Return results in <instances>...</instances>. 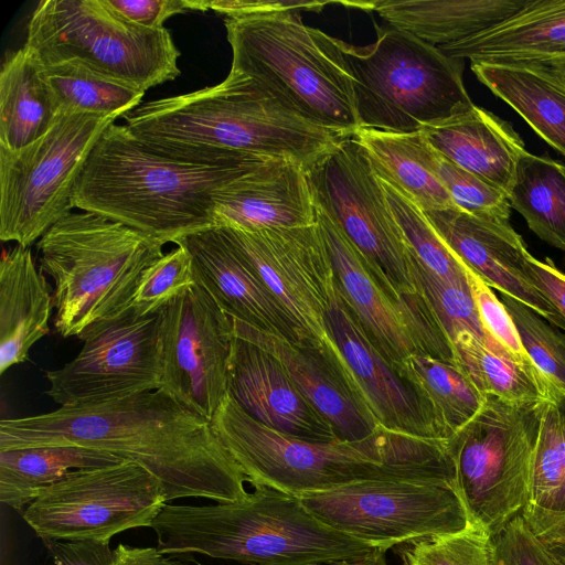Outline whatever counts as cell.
Wrapping results in <instances>:
<instances>
[{
    "label": "cell",
    "mask_w": 565,
    "mask_h": 565,
    "mask_svg": "<svg viewBox=\"0 0 565 565\" xmlns=\"http://www.w3.org/2000/svg\"><path fill=\"white\" fill-rule=\"evenodd\" d=\"M47 446L135 461L161 481L168 503L183 498L230 503L248 494L244 473L211 422L162 390L0 422V451Z\"/></svg>",
    "instance_id": "1"
},
{
    "label": "cell",
    "mask_w": 565,
    "mask_h": 565,
    "mask_svg": "<svg viewBox=\"0 0 565 565\" xmlns=\"http://www.w3.org/2000/svg\"><path fill=\"white\" fill-rule=\"evenodd\" d=\"M122 118L152 151L204 166L279 159L309 171L348 139L288 111L234 70L214 86L141 103Z\"/></svg>",
    "instance_id": "2"
},
{
    "label": "cell",
    "mask_w": 565,
    "mask_h": 565,
    "mask_svg": "<svg viewBox=\"0 0 565 565\" xmlns=\"http://www.w3.org/2000/svg\"><path fill=\"white\" fill-rule=\"evenodd\" d=\"M246 481L300 497L372 480L455 484L446 440L420 439L381 428L360 440L308 441L255 420L226 394L211 419Z\"/></svg>",
    "instance_id": "3"
},
{
    "label": "cell",
    "mask_w": 565,
    "mask_h": 565,
    "mask_svg": "<svg viewBox=\"0 0 565 565\" xmlns=\"http://www.w3.org/2000/svg\"><path fill=\"white\" fill-rule=\"evenodd\" d=\"M279 159L204 166L161 156L126 125L111 124L93 148L73 206L130 226L162 245L214 227L215 196L230 183Z\"/></svg>",
    "instance_id": "4"
},
{
    "label": "cell",
    "mask_w": 565,
    "mask_h": 565,
    "mask_svg": "<svg viewBox=\"0 0 565 565\" xmlns=\"http://www.w3.org/2000/svg\"><path fill=\"white\" fill-rule=\"evenodd\" d=\"M149 529L166 556L200 554L246 565L328 563L383 551L326 525L298 497L263 486L236 502L167 503Z\"/></svg>",
    "instance_id": "5"
},
{
    "label": "cell",
    "mask_w": 565,
    "mask_h": 565,
    "mask_svg": "<svg viewBox=\"0 0 565 565\" xmlns=\"http://www.w3.org/2000/svg\"><path fill=\"white\" fill-rule=\"evenodd\" d=\"M231 70L299 118L354 137L362 128L340 39L306 25L297 10L224 20Z\"/></svg>",
    "instance_id": "6"
},
{
    "label": "cell",
    "mask_w": 565,
    "mask_h": 565,
    "mask_svg": "<svg viewBox=\"0 0 565 565\" xmlns=\"http://www.w3.org/2000/svg\"><path fill=\"white\" fill-rule=\"evenodd\" d=\"M152 237L95 212H70L38 242L40 269L54 280V328L79 338L129 309L143 270L163 255Z\"/></svg>",
    "instance_id": "7"
},
{
    "label": "cell",
    "mask_w": 565,
    "mask_h": 565,
    "mask_svg": "<svg viewBox=\"0 0 565 565\" xmlns=\"http://www.w3.org/2000/svg\"><path fill=\"white\" fill-rule=\"evenodd\" d=\"M364 46L340 40L362 128L415 132L470 111L462 61L406 31L376 28Z\"/></svg>",
    "instance_id": "8"
},
{
    "label": "cell",
    "mask_w": 565,
    "mask_h": 565,
    "mask_svg": "<svg viewBox=\"0 0 565 565\" xmlns=\"http://www.w3.org/2000/svg\"><path fill=\"white\" fill-rule=\"evenodd\" d=\"M25 46L41 64L75 62L143 92L180 75V51L168 29H146L105 0H42Z\"/></svg>",
    "instance_id": "9"
},
{
    "label": "cell",
    "mask_w": 565,
    "mask_h": 565,
    "mask_svg": "<svg viewBox=\"0 0 565 565\" xmlns=\"http://www.w3.org/2000/svg\"><path fill=\"white\" fill-rule=\"evenodd\" d=\"M544 403L487 396L479 413L446 440L470 525L490 536L527 502Z\"/></svg>",
    "instance_id": "10"
},
{
    "label": "cell",
    "mask_w": 565,
    "mask_h": 565,
    "mask_svg": "<svg viewBox=\"0 0 565 565\" xmlns=\"http://www.w3.org/2000/svg\"><path fill=\"white\" fill-rule=\"evenodd\" d=\"M119 118L60 114L50 130L19 150L0 148V238L30 247L73 206L93 148Z\"/></svg>",
    "instance_id": "11"
},
{
    "label": "cell",
    "mask_w": 565,
    "mask_h": 565,
    "mask_svg": "<svg viewBox=\"0 0 565 565\" xmlns=\"http://www.w3.org/2000/svg\"><path fill=\"white\" fill-rule=\"evenodd\" d=\"M167 503L161 481L124 460L68 472L43 490L22 518L43 542H110L121 532L150 527Z\"/></svg>",
    "instance_id": "12"
},
{
    "label": "cell",
    "mask_w": 565,
    "mask_h": 565,
    "mask_svg": "<svg viewBox=\"0 0 565 565\" xmlns=\"http://www.w3.org/2000/svg\"><path fill=\"white\" fill-rule=\"evenodd\" d=\"M326 525L386 550L470 525L455 484L372 480L298 497Z\"/></svg>",
    "instance_id": "13"
},
{
    "label": "cell",
    "mask_w": 565,
    "mask_h": 565,
    "mask_svg": "<svg viewBox=\"0 0 565 565\" xmlns=\"http://www.w3.org/2000/svg\"><path fill=\"white\" fill-rule=\"evenodd\" d=\"M307 172L317 205L362 253L376 278L398 299L415 294L408 244L358 140L344 139Z\"/></svg>",
    "instance_id": "14"
},
{
    "label": "cell",
    "mask_w": 565,
    "mask_h": 565,
    "mask_svg": "<svg viewBox=\"0 0 565 565\" xmlns=\"http://www.w3.org/2000/svg\"><path fill=\"white\" fill-rule=\"evenodd\" d=\"M77 355L45 372V394L61 406H82L160 390V315L131 309L98 322L79 338Z\"/></svg>",
    "instance_id": "15"
},
{
    "label": "cell",
    "mask_w": 565,
    "mask_h": 565,
    "mask_svg": "<svg viewBox=\"0 0 565 565\" xmlns=\"http://www.w3.org/2000/svg\"><path fill=\"white\" fill-rule=\"evenodd\" d=\"M317 224L341 298L394 370L401 375L411 355L438 349L445 333L419 287L415 294L396 298L376 278L356 246L318 205Z\"/></svg>",
    "instance_id": "16"
},
{
    "label": "cell",
    "mask_w": 565,
    "mask_h": 565,
    "mask_svg": "<svg viewBox=\"0 0 565 565\" xmlns=\"http://www.w3.org/2000/svg\"><path fill=\"white\" fill-rule=\"evenodd\" d=\"M159 315L160 390L211 422L227 394L232 319L198 280Z\"/></svg>",
    "instance_id": "17"
},
{
    "label": "cell",
    "mask_w": 565,
    "mask_h": 565,
    "mask_svg": "<svg viewBox=\"0 0 565 565\" xmlns=\"http://www.w3.org/2000/svg\"><path fill=\"white\" fill-rule=\"evenodd\" d=\"M222 228L254 266L302 337L319 345H332L324 318L337 287L318 224L259 231Z\"/></svg>",
    "instance_id": "18"
},
{
    "label": "cell",
    "mask_w": 565,
    "mask_h": 565,
    "mask_svg": "<svg viewBox=\"0 0 565 565\" xmlns=\"http://www.w3.org/2000/svg\"><path fill=\"white\" fill-rule=\"evenodd\" d=\"M324 319L329 337L377 424L395 434L444 440L429 404L372 344L338 289Z\"/></svg>",
    "instance_id": "19"
},
{
    "label": "cell",
    "mask_w": 565,
    "mask_h": 565,
    "mask_svg": "<svg viewBox=\"0 0 565 565\" xmlns=\"http://www.w3.org/2000/svg\"><path fill=\"white\" fill-rule=\"evenodd\" d=\"M233 335L273 354L288 376L332 425L338 439H364L382 427L366 406L338 348L291 342L232 318Z\"/></svg>",
    "instance_id": "20"
},
{
    "label": "cell",
    "mask_w": 565,
    "mask_h": 565,
    "mask_svg": "<svg viewBox=\"0 0 565 565\" xmlns=\"http://www.w3.org/2000/svg\"><path fill=\"white\" fill-rule=\"evenodd\" d=\"M460 262L491 288L532 308L565 331V320L532 284L526 270L529 254L509 221L476 216L458 207L424 212Z\"/></svg>",
    "instance_id": "21"
},
{
    "label": "cell",
    "mask_w": 565,
    "mask_h": 565,
    "mask_svg": "<svg viewBox=\"0 0 565 565\" xmlns=\"http://www.w3.org/2000/svg\"><path fill=\"white\" fill-rule=\"evenodd\" d=\"M179 244L192 257L196 280L230 317L291 342L308 341L222 227L191 234Z\"/></svg>",
    "instance_id": "22"
},
{
    "label": "cell",
    "mask_w": 565,
    "mask_h": 565,
    "mask_svg": "<svg viewBox=\"0 0 565 565\" xmlns=\"http://www.w3.org/2000/svg\"><path fill=\"white\" fill-rule=\"evenodd\" d=\"M227 394L255 420L308 441H333L332 425L295 385L269 352L233 335L227 365Z\"/></svg>",
    "instance_id": "23"
},
{
    "label": "cell",
    "mask_w": 565,
    "mask_h": 565,
    "mask_svg": "<svg viewBox=\"0 0 565 565\" xmlns=\"http://www.w3.org/2000/svg\"><path fill=\"white\" fill-rule=\"evenodd\" d=\"M215 226L245 231L294 228L317 223V203L300 164L275 160L220 190Z\"/></svg>",
    "instance_id": "24"
},
{
    "label": "cell",
    "mask_w": 565,
    "mask_h": 565,
    "mask_svg": "<svg viewBox=\"0 0 565 565\" xmlns=\"http://www.w3.org/2000/svg\"><path fill=\"white\" fill-rule=\"evenodd\" d=\"M438 49L471 63L523 65L565 58V0H527L497 25Z\"/></svg>",
    "instance_id": "25"
},
{
    "label": "cell",
    "mask_w": 565,
    "mask_h": 565,
    "mask_svg": "<svg viewBox=\"0 0 565 565\" xmlns=\"http://www.w3.org/2000/svg\"><path fill=\"white\" fill-rule=\"evenodd\" d=\"M443 157L509 195L522 154V139L505 121L478 106L420 130Z\"/></svg>",
    "instance_id": "26"
},
{
    "label": "cell",
    "mask_w": 565,
    "mask_h": 565,
    "mask_svg": "<svg viewBox=\"0 0 565 565\" xmlns=\"http://www.w3.org/2000/svg\"><path fill=\"white\" fill-rule=\"evenodd\" d=\"M53 294L30 247L15 245L0 260V374L29 359L49 333Z\"/></svg>",
    "instance_id": "27"
},
{
    "label": "cell",
    "mask_w": 565,
    "mask_h": 565,
    "mask_svg": "<svg viewBox=\"0 0 565 565\" xmlns=\"http://www.w3.org/2000/svg\"><path fill=\"white\" fill-rule=\"evenodd\" d=\"M527 0L373 1L391 26L440 47L483 32L510 18Z\"/></svg>",
    "instance_id": "28"
},
{
    "label": "cell",
    "mask_w": 565,
    "mask_h": 565,
    "mask_svg": "<svg viewBox=\"0 0 565 565\" xmlns=\"http://www.w3.org/2000/svg\"><path fill=\"white\" fill-rule=\"evenodd\" d=\"M354 138L377 177L423 212L457 207L437 174V151L422 131L399 134L361 128Z\"/></svg>",
    "instance_id": "29"
},
{
    "label": "cell",
    "mask_w": 565,
    "mask_h": 565,
    "mask_svg": "<svg viewBox=\"0 0 565 565\" xmlns=\"http://www.w3.org/2000/svg\"><path fill=\"white\" fill-rule=\"evenodd\" d=\"M58 116L38 58L25 46L8 52L0 71V148L26 147L45 135Z\"/></svg>",
    "instance_id": "30"
},
{
    "label": "cell",
    "mask_w": 565,
    "mask_h": 565,
    "mask_svg": "<svg viewBox=\"0 0 565 565\" xmlns=\"http://www.w3.org/2000/svg\"><path fill=\"white\" fill-rule=\"evenodd\" d=\"M521 513L543 542L565 537V395L544 403L529 498Z\"/></svg>",
    "instance_id": "31"
},
{
    "label": "cell",
    "mask_w": 565,
    "mask_h": 565,
    "mask_svg": "<svg viewBox=\"0 0 565 565\" xmlns=\"http://www.w3.org/2000/svg\"><path fill=\"white\" fill-rule=\"evenodd\" d=\"M477 78L565 157V90L543 72L510 64L471 63Z\"/></svg>",
    "instance_id": "32"
},
{
    "label": "cell",
    "mask_w": 565,
    "mask_h": 565,
    "mask_svg": "<svg viewBox=\"0 0 565 565\" xmlns=\"http://www.w3.org/2000/svg\"><path fill=\"white\" fill-rule=\"evenodd\" d=\"M125 459L76 446H47L0 451V501L23 510L68 472L104 467Z\"/></svg>",
    "instance_id": "33"
},
{
    "label": "cell",
    "mask_w": 565,
    "mask_h": 565,
    "mask_svg": "<svg viewBox=\"0 0 565 565\" xmlns=\"http://www.w3.org/2000/svg\"><path fill=\"white\" fill-rule=\"evenodd\" d=\"M530 230L565 252V164L525 151L508 195Z\"/></svg>",
    "instance_id": "34"
},
{
    "label": "cell",
    "mask_w": 565,
    "mask_h": 565,
    "mask_svg": "<svg viewBox=\"0 0 565 565\" xmlns=\"http://www.w3.org/2000/svg\"><path fill=\"white\" fill-rule=\"evenodd\" d=\"M401 375L429 404L444 440L471 420L486 402L487 396L460 364L416 353L406 360Z\"/></svg>",
    "instance_id": "35"
},
{
    "label": "cell",
    "mask_w": 565,
    "mask_h": 565,
    "mask_svg": "<svg viewBox=\"0 0 565 565\" xmlns=\"http://www.w3.org/2000/svg\"><path fill=\"white\" fill-rule=\"evenodd\" d=\"M454 347L460 364L486 396L527 404L554 401L564 395L534 364L499 354L471 334L459 338Z\"/></svg>",
    "instance_id": "36"
},
{
    "label": "cell",
    "mask_w": 565,
    "mask_h": 565,
    "mask_svg": "<svg viewBox=\"0 0 565 565\" xmlns=\"http://www.w3.org/2000/svg\"><path fill=\"white\" fill-rule=\"evenodd\" d=\"M60 114L118 116L141 104L145 92L75 62L41 64Z\"/></svg>",
    "instance_id": "37"
},
{
    "label": "cell",
    "mask_w": 565,
    "mask_h": 565,
    "mask_svg": "<svg viewBox=\"0 0 565 565\" xmlns=\"http://www.w3.org/2000/svg\"><path fill=\"white\" fill-rule=\"evenodd\" d=\"M408 258L416 285L424 292L452 345L462 335L471 334L483 341L492 351L510 356L486 332L469 284L448 282L431 274L420 264L409 246Z\"/></svg>",
    "instance_id": "38"
},
{
    "label": "cell",
    "mask_w": 565,
    "mask_h": 565,
    "mask_svg": "<svg viewBox=\"0 0 565 565\" xmlns=\"http://www.w3.org/2000/svg\"><path fill=\"white\" fill-rule=\"evenodd\" d=\"M383 186L404 237L420 264L445 281L468 285V268L444 243L425 213L392 185L383 182Z\"/></svg>",
    "instance_id": "39"
},
{
    "label": "cell",
    "mask_w": 565,
    "mask_h": 565,
    "mask_svg": "<svg viewBox=\"0 0 565 565\" xmlns=\"http://www.w3.org/2000/svg\"><path fill=\"white\" fill-rule=\"evenodd\" d=\"M499 299L508 310L534 366L565 395V334L518 299L504 294Z\"/></svg>",
    "instance_id": "40"
},
{
    "label": "cell",
    "mask_w": 565,
    "mask_h": 565,
    "mask_svg": "<svg viewBox=\"0 0 565 565\" xmlns=\"http://www.w3.org/2000/svg\"><path fill=\"white\" fill-rule=\"evenodd\" d=\"M195 282L192 257L179 244L143 270L129 309L138 316L158 313Z\"/></svg>",
    "instance_id": "41"
},
{
    "label": "cell",
    "mask_w": 565,
    "mask_h": 565,
    "mask_svg": "<svg viewBox=\"0 0 565 565\" xmlns=\"http://www.w3.org/2000/svg\"><path fill=\"white\" fill-rule=\"evenodd\" d=\"M399 554L403 565H491V536L469 525L452 534L411 542Z\"/></svg>",
    "instance_id": "42"
},
{
    "label": "cell",
    "mask_w": 565,
    "mask_h": 565,
    "mask_svg": "<svg viewBox=\"0 0 565 565\" xmlns=\"http://www.w3.org/2000/svg\"><path fill=\"white\" fill-rule=\"evenodd\" d=\"M436 170L458 209L476 216L510 220L511 205L503 191L456 166L438 152Z\"/></svg>",
    "instance_id": "43"
},
{
    "label": "cell",
    "mask_w": 565,
    "mask_h": 565,
    "mask_svg": "<svg viewBox=\"0 0 565 565\" xmlns=\"http://www.w3.org/2000/svg\"><path fill=\"white\" fill-rule=\"evenodd\" d=\"M491 565H561L522 513L491 536Z\"/></svg>",
    "instance_id": "44"
},
{
    "label": "cell",
    "mask_w": 565,
    "mask_h": 565,
    "mask_svg": "<svg viewBox=\"0 0 565 565\" xmlns=\"http://www.w3.org/2000/svg\"><path fill=\"white\" fill-rule=\"evenodd\" d=\"M467 277L486 332L514 360L521 363H532L522 347L508 310L491 287L469 268L467 269Z\"/></svg>",
    "instance_id": "45"
},
{
    "label": "cell",
    "mask_w": 565,
    "mask_h": 565,
    "mask_svg": "<svg viewBox=\"0 0 565 565\" xmlns=\"http://www.w3.org/2000/svg\"><path fill=\"white\" fill-rule=\"evenodd\" d=\"M119 15L146 29H162L171 17L203 11L202 0H105Z\"/></svg>",
    "instance_id": "46"
},
{
    "label": "cell",
    "mask_w": 565,
    "mask_h": 565,
    "mask_svg": "<svg viewBox=\"0 0 565 565\" xmlns=\"http://www.w3.org/2000/svg\"><path fill=\"white\" fill-rule=\"evenodd\" d=\"M205 9L226 18H239L267 12L297 10L320 12L327 4L338 3L358 8L359 2L278 1V0H204Z\"/></svg>",
    "instance_id": "47"
},
{
    "label": "cell",
    "mask_w": 565,
    "mask_h": 565,
    "mask_svg": "<svg viewBox=\"0 0 565 565\" xmlns=\"http://www.w3.org/2000/svg\"><path fill=\"white\" fill-rule=\"evenodd\" d=\"M53 565H110L109 541H44Z\"/></svg>",
    "instance_id": "48"
},
{
    "label": "cell",
    "mask_w": 565,
    "mask_h": 565,
    "mask_svg": "<svg viewBox=\"0 0 565 565\" xmlns=\"http://www.w3.org/2000/svg\"><path fill=\"white\" fill-rule=\"evenodd\" d=\"M542 262L530 253L526 270L532 284L551 301L565 320V275L550 259Z\"/></svg>",
    "instance_id": "49"
},
{
    "label": "cell",
    "mask_w": 565,
    "mask_h": 565,
    "mask_svg": "<svg viewBox=\"0 0 565 565\" xmlns=\"http://www.w3.org/2000/svg\"><path fill=\"white\" fill-rule=\"evenodd\" d=\"M110 565H184L161 554L157 547H141L119 543Z\"/></svg>",
    "instance_id": "50"
},
{
    "label": "cell",
    "mask_w": 565,
    "mask_h": 565,
    "mask_svg": "<svg viewBox=\"0 0 565 565\" xmlns=\"http://www.w3.org/2000/svg\"><path fill=\"white\" fill-rule=\"evenodd\" d=\"M515 65V64H510ZM535 70H539L550 76L557 85L565 90V58L537 62L531 64H523Z\"/></svg>",
    "instance_id": "51"
},
{
    "label": "cell",
    "mask_w": 565,
    "mask_h": 565,
    "mask_svg": "<svg viewBox=\"0 0 565 565\" xmlns=\"http://www.w3.org/2000/svg\"><path fill=\"white\" fill-rule=\"evenodd\" d=\"M196 565H203L201 563L195 562ZM300 565H387L385 559V551H379L372 555L356 558V559H345L338 562H328V563H309V564H300Z\"/></svg>",
    "instance_id": "52"
},
{
    "label": "cell",
    "mask_w": 565,
    "mask_h": 565,
    "mask_svg": "<svg viewBox=\"0 0 565 565\" xmlns=\"http://www.w3.org/2000/svg\"><path fill=\"white\" fill-rule=\"evenodd\" d=\"M546 546L556 553L565 555V537L558 541L544 542Z\"/></svg>",
    "instance_id": "53"
},
{
    "label": "cell",
    "mask_w": 565,
    "mask_h": 565,
    "mask_svg": "<svg viewBox=\"0 0 565 565\" xmlns=\"http://www.w3.org/2000/svg\"><path fill=\"white\" fill-rule=\"evenodd\" d=\"M550 550V548H548ZM551 551V550H550ZM559 561L561 565H565V555L551 551Z\"/></svg>",
    "instance_id": "54"
},
{
    "label": "cell",
    "mask_w": 565,
    "mask_h": 565,
    "mask_svg": "<svg viewBox=\"0 0 565 565\" xmlns=\"http://www.w3.org/2000/svg\"><path fill=\"white\" fill-rule=\"evenodd\" d=\"M562 540V539H561ZM558 541V540H557Z\"/></svg>",
    "instance_id": "55"
}]
</instances>
